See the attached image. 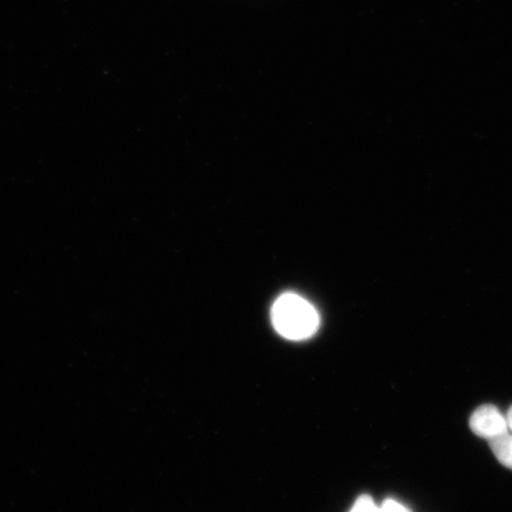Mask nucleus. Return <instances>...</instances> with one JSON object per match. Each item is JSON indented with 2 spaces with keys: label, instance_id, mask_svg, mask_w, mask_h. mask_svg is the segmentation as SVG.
<instances>
[{
  "label": "nucleus",
  "instance_id": "39448f33",
  "mask_svg": "<svg viewBox=\"0 0 512 512\" xmlns=\"http://www.w3.org/2000/svg\"><path fill=\"white\" fill-rule=\"evenodd\" d=\"M380 512H411L409 511L405 505H402L393 499H387L386 502L382 504L380 508Z\"/></svg>",
  "mask_w": 512,
  "mask_h": 512
},
{
  "label": "nucleus",
  "instance_id": "f03ea898",
  "mask_svg": "<svg viewBox=\"0 0 512 512\" xmlns=\"http://www.w3.org/2000/svg\"><path fill=\"white\" fill-rule=\"evenodd\" d=\"M470 427L478 437L489 441L509 432L508 419L495 406L484 405L471 415Z\"/></svg>",
  "mask_w": 512,
  "mask_h": 512
},
{
  "label": "nucleus",
  "instance_id": "20e7f679",
  "mask_svg": "<svg viewBox=\"0 0 512 512\" xmlns=\"http://www.w3.org/2000/svg\"><path fill=\"white\" fill-rule=\"evenodd\" d=\"M350 512H380V508L377 507L373 498L363 495L357 499Z\"/></svg>",
  "mask_w": 512,
  "mask_h": 512
},
{
  "label": "nucleus",
  "instance_id": "7ed1b4c3",
  "mask_svg": "<svg viewBox=\"0 0 512 512\" xmlns=\"http://www.w3.org/2000/svg\"><path fill=\"white\" fill-rule=\"evenodd\" d=\"M498 462L512 470V434L505 433L489 441Z\"/></svg>",
  "mask_w": 512,
  "mask_h": 512
},
{
  "label": "nucleus",
  "instance_id": "423d86ee",
  "mask_svg": "<svg viewBox=\"0 0 512 512\" xmlns=\"http://www.w3.org/2000/svg\"><path fill=\"white\" fill-rule=\"evenodd\" d=\"M507 419L509 424V430L512 432V407L510 408Z\"/></svg>",
  "mask_w": 512,
  "mask_h": 512
},
{
  "label": "nucleus",
  "instance_id": "f257e3e1",
  "mask_svg": "<svg viewBox=\"0 0 512 512\" xmlns=\"http://www.w3.org/2000/svg\"><path fill=\"white\" fill-rule=\"evenodd\" d=\"M272 322L279 334L292 341L311 337L318 329V313L298 294L287 293L272 307Z\"/></svg>",
  "mask_w": 512,
  "mask_h": 512
}]
</instances>
